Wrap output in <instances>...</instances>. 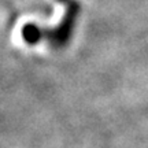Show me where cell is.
Listing matches in <instances>:
<instances>
[{
    "mask_svg": "<svg viewBox=\"0 0 148 148\" xmlns=\"http://www.w3.org/2000/svg\"><path fill=\"white\" fill-rule=\"evenodd\" d=\"M21 34H22L23 41L26 42V44L36 45V44H38L41 40H44L47 37V30L42 29L41 26H38L37 23L29 22V23H26L25 26L22 27Z\"/></svg>",
    "mask_w": 148,
    "mask_h": 148,
    "instance_id": "obj_2",
    "label": "cell"
},
{
    "mask_svg": "<svg viewBox=\"0 0 148 148\" xmlns=\"http://www.w3.org/2000/svg\"><path fill=\"white\" fill-rule=\"evenodd\" d=\"M79 12H81V4L77 0H69L64 3V14L62 21L59 22L53 29L47 30L48 44L52 49H62L70 42L74 33V27L77 25Z\"/></svg>",
    "mask_w": 148,
    "mask_h": 148,
    "instance_id": "obj_1",
    "label": "cell"
},
{
    "mask_svg": "<svg viewBox=\"0 0 148 148\" xmlns=\"http://www.w3.org/2000/svg\"><path fill=\"white\" fill-rule=\"evenodd\" d=\"M56 1H59V3H62V4H64V3H67L69 0H56Z\"/></svg>",
    "mask_w": 148,
    "mask_h": 148,
    "instance_id": "obj_3",
    "label": "cell"
}]
</instances>
